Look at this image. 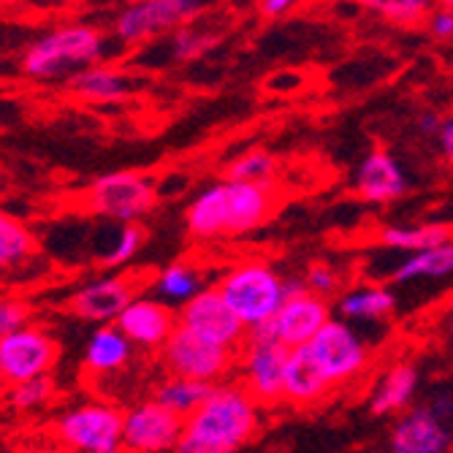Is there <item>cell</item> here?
I'll list each match as a JSON object with an SVG mask.
<instances>
[{
  "label": "cell",
  "instance_id": "obj_18",
  "mask_svg": "<svg viewBox=\"0 0 453 453\" xmlns=\"http://www.w3.org/2000/svg\"><path fill=\"white\" fill-rule=\"evenodd\" d=\"M228 185V236L247 234L274 212V185L226 182Z\"/></svg>",
  "mask_w": 453,
  "mask_h": 453
},
{
  "label": "cell",
  "instance_id": "obj_5",
  "mask_svg": "<svg viewBox=\"0 0 453 453\" xmlns=\"http://www.w3.org/2000/svg\"><path fill=\"white\" fill-rule=\"evenodd\" d=\"M157 196V185L150 177L139 172H114L88 188L85 207L117 226H139V220L152 212Z\"/></svg>",
  "mask_w": 453,
  "mask_h": 453
},
{
  "label": "cell",
  "instance_id": "obj_3",
  "mask_svg": "<svg viewBox=\"0 0 453 453\" xmlns=\"http://www.w3.org/2000/svg\"><path fill=\"white\" fill-rule=\"evenodd\" d=\"M218 291L244 323L247 332H253V328L269 326L282 310L285 277H280L264 261H242L223 274Z\"/></svg>",
  "mask_w": 453,
  "mask_h": 453
},
{
  "label": "cell",
  "instance_id": "obj_23",
  "mask_svg": "<svg viewBox=\"0 0 453 453\" xmlns=\"http://www.w3.org/2000/svg\"><path fill=\"white\" fill-rule=\"evenodd\" d=\"M65 88L85 101H119L134 93V79L111 65H90L65 81Z\"/></svg>",
  "mask_w": 453,
  "mask_h": 453
},
{
  "label": "cell",
  "instance_id": "obj_35",
  "mask_svg": "<svg viewBox=\"0 0 453 453\" xmlns=\"http://www.w3.org/2000/svg\"><path fill=\"white\" fill-rule=\"evenodd\" d=\"M340 272L332 269L328 264H312L307 269V277H304V285H307V291L320 296V299H328V296H334L340 291Z\"/></svg>",
  "mask_w": 453,
  "mask_h": 453
},
{
  "label": "cell",
  "instance_id": "obj_39",
  "mask_svg": "<svg viewBox=\"0 0 453 453\" xmlns=\"http://www.w3.org/2000/svg\"><path fill=\"white\" fill-rule=\"evenodd\" d=\"M429 33L434 38H453V14L442 6H437L429 17Z\"/></svg>",
  "mask_w": 453,
  "mask_h": 453
},
{
  "label": "cell",
  "instance_id": "obj_2",
  "mask_svg": "<svg viewBox=\"0 0 453 453\" xmlns=\"http://www.w3.org/2000/svg\"><path fill=\"white\" fill-rule=\"evenodd\" d=\"M106 55V41L98 27L85 22L60 25L22 52L19 68L30 79H71L79 71L98 65Z\"/></svg>",
  "mask_w": 453,
  "mask_h": 453
},
{
  "label": "cell",
  "instance_id": "obj_15",
  "mask_svg": "<svg viewBox=\"0 0 453 453\" xmlns=\"http://www.w3.org/2000/svg\"><path fill=\"white\" fill-rule=\"evenodd\" d=\"M328 320H334L328 299H320L307 291L282 304V310L272 320V328H274V337L288 350H296V348H307L323 332Z\"/></svg>",
  "mask_w": 453,
  "mask_h": 453
},
{
  "label": "cell",
  "instance_id": "obj_46",
  "mask_svg": "<svg viewBox=\"0 0 453 453\" xmlns=\"http://www.w3.org/2000/svg\"><path fill=\"white\" fill-rule=\"evenodd\" d=\"M386 453H391V450H386Z\"/></svg>",
  "mask_w": 453,
  "mask_h": 453
},
{
  "label": "cell",
  "instance_id": "obj_29",
  "mask_svg": "<svg viewBox=\"0 0 453 453\" xmlns=\"http://www.w3.org/2000/svg\"><path fill=\"white\" fill-rule=\"evenodd\" d=\"M33 250H35V239L30 228L14 215L0 218V264H4V269L19 266L25 258L33 256Z\"/></svg>",
  "mask_w": 453,
  "mask_h": 453
},
{
  "label": "cell",
  "instance_id": "obj_22",
  "mask_svg": "<svg viewBox=\"0 0 453 453\" xmlns=\"http://www.w3.org/2000/svg\"><path fill=\"white\" fill-rule=\"evenodd\" d=\"M131 356H134L131 340L122 334L114 323L98 326L85 348V369L96 375H111V372H119V369H126Z\"/></svg>",
  "mask_w": 453,
  "mask_h": 453
},
{
  "label": "cell",
  "instance_id": "obj_1",
  "mask_svg": "<svg viewBox=\"0 0 453 453\" xmlns=\"http://www.w3.org/2000/svg\"><path fill=\"white\" fill-rule=\"evenodd\" d=\"M258 407L242 383H218L185 421L174 453H236L258 432Z\"/></svg>",
  "mask_w": 453,
  "mask_h": 453
},
{
  "label": "cell",
  "instance_id": "obj_33",
  "mask_svg": "<svg viewBox=\"0 0 453 453\" xmlns=\"http://www.w3.org/2000/svg\"><path fill=\"white\" fill-rule=\"evenodd\" d=\"M366 9L378 12L386 22L399 27H418L421 22H429L434 12L426 0H372Z\"/></svg>",
  "mask_w": 453,
  "mask_h": 453
},
{
  "label": "cell",
  "instance_id": "obj_44",
  "mask_svg": "<svg viewBox=\"0 0 453 453\" xmlns=\"http://www.w3.org/2000/svg\"><path fill=\"white\" fill-rule=\"evenodd\" d=\"M442 9H448L453 14V0H448V4H442Z\"/></svg>",
  "mask_w": 453,
  "mask_h": 453
},
{
  "label": "cell",
  "instance_id": "obj_4",
  "mask_svg": "<svg viewBox=\"0 0 453 453\" xmlns=\"http://www.w3.org/2000/svg\"><path fill=\"white\" fill-rule=\"evenodd\" d=\"M288 353L291 350L274 337L272 323L247 332V340L239 348V356H236L239 375H242L239 383L261 407H272L285 399Z\"/></svg>",
  "mask_w": 453,
  "mask_h": 453
},
{
  "label": "cell",
  "instance_id": "obj_30",
  "mask_svg": "<svg viewBox=\"0 0 453 453\" xmlns=\"http://www.w3.org/2000/svg\"><path fill=\"white\" fill-rule=\"evenodd\" d=\"M147 234L142 226H117L109 236V242L98 250V266L104 269H117V266H126L144 244Z\"/></svg>",
  "mask_w": 453,
  "mask_h": 453
},
{
  "label": "cell",
  "instance_id": "obj_37",
  "mask_svg": "<svg viewBox=\"0 0 453 453\" xmlns=\"http://www.w3.org/2000/svg\"><path fill=\"white\" fill-rule=\"evenodd\" d=\"M304 81L307 79H304L302 71H277V73L266 76L264 88L269 93H277V96H291V93H296V90L304 88Z\"/></svg>",
  "mask_w": 453,
  "mask_h": 453
},
{
  "label": "cell",
  "instance_id": "obj_10",
  "mask_svg": "<svg viewBox=\"0 0 453 453\" xmlns=\"http://www.w3.org/2000/svg\"><path fill=\"white\" fill-rule=\"evenodd\" d=\"M58 361V342L38 326H25L0 337V375L9 386L47 378Z\"/></svg>",
  "mask_w": 453,
  "mask_h": 453
},
{
  "label": "cell",
  "instance_id": "obj_7",
  "mask_svg": "<svg viewBox=\"0 0 453 453\" xmlns=\"http://www.w3.org/2000/svg\"><path fill=\"white\" fill-rule=\"evenodd\" d=\"M207 12L201 0H142L114 17V38L122 44H144L155 35H172Z\"/></svg>",
  "mask_w": 453,
  "mask_h": 453
},
{
  "label": "cell",
  "instance_id": "obj_13",
  "mask_svg": "<svg viewBox=\"0 0 453 453\" xmlns=\"http://www.w3.org/2000/svg\"><path fill=\"white\" fill-rule=\"evenodd\" d=\"M139 291H142V280H136L131 274L98 277L88 285H81L79 291L68 299V310L81 320L111 326L142 296Z\"/></svg>",
  "mask_w": 453,
  "mask_h": 453
},
{
  "label": "cell",
  "instance_id": "obj_25",
  "mask_svg": "<svg viewBox=\"0 0 453 453\" xmlns=\"http://www.w3.org/2000/svg\"><path fill=\"white\" fill-rule=\"evenodd\" d=\"M215 386L210 383H198V380H185V378H174L169 375L166 380H160L152 399H157L166 410H172L174 416H180L182 421H188L196 410L207 402V396L212 394Z\"/></svg>",
  "mask_w": 453,
  "mask_h": 453
},
{
  "label": "cell",
  "instance_id": "obj_11",
  "mask_svg": "<svg viewBox=\"0 0 453 453\" xmlns=\"http://www.w3.org/2000/svg\"><path fill=\"white\" fill-rule=\"evenodd\" d=\"M177 315H180V328H185V332L207 340L212 345L239 353V348L247 340L244 323L228 307V302L218 291V285L203 288V291L193 302H188Z\"/></svg>",
  "mask_w": 453,
  "mask_h": 453
},
{
  "label": "cell",
  "instance_id": "obj_8",
  "mask_svg": "<svg viewBox=\"0 0 453 453\" xmlns=\"http://www.w3.org/2000/svg\"><path fill=\"white\" fill-rule=\"evenodd\" d=\"M236 350L212 345L201 340L185 328H177L174 337L160 350V361L169 369V375L185 378V380H198V383H226L228 372L236 364Z\"/></svg>",
  "mask_w": 453,
  "mask_h": 453
},
{
  "label": "cell",
  "instance_id": "obj_42",
  "mask_svg": "<svg viewBox=\"0 0 453 453\" xmlns=\"http://www.w3.org/2000/svg\"><path fill=\"white\" fill-rule=\"evenodd\" d=\"M294 9H296L294 0H264V4H261V12L266 17H280V14L294 12Z\"/></svg>",
  "mask_w": 453,
  "mask_h": 453
},
{
  "label": "cell",
  "instance_id": "obj_31",
  "mask_svg": "<svg viewBox=\"0 0 453 453\" xmlns=\"http://www.w3.org/2000/svg\"><path fill=\"white\" fill-rule=\"evenodd\" d=\"M277 174V160L266 150H250L239 155L226 169V182H253V185H272Z\"/></svg>",
  "mask_w": 453,
  "mask_h": 453
},
{
  "label": "cell",
  "instance_id": "obj_38",
  "mask_svg": "<svg viewBox=\"0 0 453 453\" xmlns=\"http://www.w3.org/2000/svg\"><path fill=\"white\" fill-rule=\"evenodd\" d=\"M426 407L432 410V413H434L442 424L453 426V391H450V388H448V391H434V394L429 396Z\"/></svg>",
  "mask_w": 453,
  "mask_h": 453
},
{
  "label": "cell",
  "instance_id": "obj_40",
  "mask_svg": "<svg viewBox=\"0 0 453 453\" xmlns=\"http://www.w3.org/2000/svg\"><path fill=\"white\" fill-rule=\"evenodd\" d=\"M440 150H442V155H445V160L453 166V117H448L445 122H442V131H440Z\"/></svg>",
  "mask_w": 453,
  "mask_h": 453
},
{
  "label": "cell",
  "instance_id": "obj_41",
  "mask_svg": "<svg viewBox=\"0 0 453 453\" xmlns=\"http://www.w3.org/2000/svg\"><path fill=\"white\" fill-rule=\"evenodd\" d=\"M442 122H445V119H440L437 114H432V111H424V114L418 117V131H421V134H426V136H440V131H442Z\"/></svg>",
  "mask_w": 453,
  "mask_h": 453
},
{
  "label": "cell",
  "instance_id": "obj_26",
  "mask_svg": "<svg viewBox=\"0 0 453 453\" xmlns=\"http://www.w3.org/2000/svg\"><path fill=\"white\" fill-rule=\"evenodd\" d=\"M157 302H163L166 307H185L188 302H193L201 291H203V285H201V274L198 269L188 266V264H172L166 266L160 274H157Z\"/></svg>",
  "mask_w": 453,
  "mask_h": 453
},
{
  "label": "cell",
  "instance_id": "obj_34",
  "mask_svg": "<svg viewBox=\"0 0 453 453\" xmlns=\"http://www.w3.org/2000/svg\"><path fill=\"white\" fill-rule=\"evenodd\" d=\"M55 394V383L52 378H35V380H27V383H19V386H12L9 388V404L19 413H30V410H38L44 407Z\"/></svg>",
  "mask_w": 453,
  "mask_h": 453
},
{
  "label": "cell",
  "instance_id": "obj_27",
  "mask_svg": "<svg viewBox=\"0 0 453 453\" xmlns=\"http://www.w3.org/2000/svg\"><path fill=\"white\" fill-rule=\"evenodd\" d=\"M380 242L394 247V250H407V253H426L434 247H442L450 242V231L445 226H388L380 231Z\"/></svg>",
  "mask_w": 453,
  "mask_h": 453
},
{
  "label": "cell",
  "instance_id": "obj_9",
  "mask_svg": "<svg viewBox=\"0 0 453 453\" xmlns=\"http://www.w3.org/2000/svg\"><path fill=\"white\" fill-rule=\"evenodd\" d=\"M310 350L332 388L356 380L369 366V345L348 320H328Z\"/></svg>",
  "mask_w": 453,
  "mask_h": 453
},
{
  "label": "cell",
  "instance_id": "obj_24",
  "mask_svg": "<svg viewBox=\"0 0 453 453\" xmlns=\"http://www.w3.org/2000/svg\"><path fill=\"white\" fill-rule=\"evenodd\" d=\"M396 307V296L383 285H361L342 294L337 302L340 315L350 320H380L388 318Z\"/></svg>",
  "mask_w": 453,
  "mask_h": 453
},
{
  "label": "cell",
  "instance_id": "obj_6",
  "mask_svg": "<svg viewBox=\"0 0 453 453\" xmlns=\"http://www.w3.org/2000/svg\"><path fill=\"white\" fill-rule=\"evenodd\" d=\"M122 424L126 413L104 402L79 404L55 421V437L73 453H109L122 450Z\"/></svg>",
  "mask_w": 453,
  "mask_h": 453
},
{
  "label": "cell",
  "instance_id": "obj_16",
  "mask_svg": "<svg viewBox=\"0 0 453 453\" xmlns=\"http://www.w3.org/2000/svg\"><path fill=\"white\" fill-rule=\"evenodd\" d=\"M391 453H453V426L442 424L426 404L413 407L391 429Z\"/></svg>",
  "mask_w": 453,
  "mask_h": 453
},
{
  "label": "cell",
  "instance_id": "obj_21",
  "mask_svg": "<svg viewBox=\"0 0 453 453\" xmlns=\"http://www.w3.org/2000/svg\"><path fill=\"white\" fill-rule=\"evenodd\" d=\"M190 236L196 239H218L228 236V185L226 180L207 188L193 198L185 212Z\"/></svg>",
  "mask_w": 453,
  "mask_h": 453
},
{
  "label": "cell",
  "instance_id": "obj_17",
  "mask_svg": "<svg viewBox=\"0 0 453 453\" xmlns=\"http://www.w3.org/2000/svg\"><path fill=\"white\" fill-rule=\"evenodd\" d=\"M353 190L369 203H391L407 193V177L399 160L386 150H372L356 169Z\"/></svg>",
  "mask_w": 453,
  "mask_h": 453
},
{
  "label": "cell",
  "instance_id": "obj_36",
  "mask_svg": "<svg viewBox=\"0 0 453 453\" xmlns=\"http://www.w3.org/2000/svg\"><path fill=\"white\" fill-rule=\"evenodd\" d=\"M27 320H30L27 304L19 299H6L4 304H0V337L19 332V328L27 326Z\"/></svg>",
  "mask_w": 453,
  "mask_h": 453
},
{
  "label": "cell",
  "instance_id": "obj_12",
  "mask_svg": "<svg viewBox=\"0 0 453 453\" xmlns=\"http://www.w3.org/2000/svg\"><path fill=\"white\" fill-rule=\"evenodd\" d=\"M185 421L163 407L157 399H144L126 410L122 450L126 453H163L177 448Z\"/></svg>",
  "mask_w": 453,
  "mask_h": 453
},
{
  "label": "cell",
  "instance_id": "obj_20",
  "mask_svg": "<svg viewBox=\"0 0 453 453\" xmlns=\"http://www.w3.org/2000/svg\"><path fill=\"white\" fill-rule=\"evenodd\" d=\"M418 366L410 361H399L391 369H386L378 380L372 396H369V410L372 416H394L410 407L416 391H418Z\"/></svg>",
  "mask_w": 453,
  "mask_h": 453
},
{
  "label": "cell",
  "instance_id": "obj_19",
  "mask_svg": "<svg viewBox=\"0 0 453 453\" xmlns=\"http://www.w3.org/2000/svg\"><path fill=\"white\" fill-rule=\"evenodd\" d=\"M328 391H332V383L326 380V375L320 372L318 361L312 358L310 345L307 348H296L288 353V366H285V402L294 404H315L320 402Z\"/></svg>",
  "mask_w": 453,
  "mask_h": 453
},
{
  "label": "cell",
  "instance_id": "obj_45",
  "mask_svg": "<svg viewBox=\"0 0 453 453\" xmlns=\"http://www.w3.org/2000/svg\"><path fill=\"white\" fill-rule=\"evenodd\" d=\"M448 340H450V345H453V323L448 326Z\"/></svg>",
  "mask_w": 453,
  "mask_h": 453
},
{
  "label": "cell",
  "instance_id": "obj_32",
  "mask_svg": "<svg viewBox=\"0 0 453 453\" xmlns=\"http://www.w3.org/2000/svg\"><path fill=\"white\" fill-rule=\"evenodd\" d=\"M220 41V35L210 27H196V25H185L180 30H174L172 35H166V47L172 52L174 60L185 63V60H196L203 52H210Z\"/></svg>",
  "mask_w": 453,
  "mask_h": 453
},
{
  "label": "cell",
  "instance_id": "obj_43",
  "mask_svg": "<svg viewBox=\"0 0 453 453\" xmlns=\"http://www.w3.org/2000/svg\"><path fill=\"white\" fill-rule=\"evenodd\" d=\"M17 453H65L63 448H52V445H25Z\"/></svg>",
  "mask_w": 453,
  "mask_h": 453
},
{
  "label": "cell",
  "instance_id": "obj_14",
  "mask_svg": "<svg viewBox=\"0 0 453 453\" xmlns=\"http://www.w3.org/2000/svg\"><path fill=\"white\" fill-rule=\"evenodd\" d=\"M122 334L131 340L134 348L142 350H163L180 328V315L157 299L139 296L114 323Z\"/></svg>",
  "mask_w": 453,
  "mask_h": 453
},
{
  "label": "cell",
  "instance_id": "obj_28",
  "mask_svg": "<svg viewBox=\"0 0 453 453\" xmlns=\"http://www.w3.org/2000/svg\"><path fill=\"white\" fill-rule=\"evenodd\" d=\"M453 274V239L445 242L442 247H434V250L426 253H416V256H407L396 272H394V282H410V280H418V277H448Z\"/></svg>",
  "mask_w": 453,
  "mask_h": 453
}]
</instances>
